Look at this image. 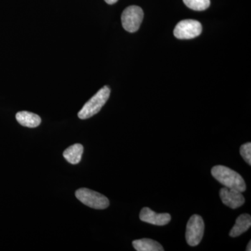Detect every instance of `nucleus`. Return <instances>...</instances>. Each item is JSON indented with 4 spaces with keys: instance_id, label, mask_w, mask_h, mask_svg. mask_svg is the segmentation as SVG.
<instances>
[{
    "instance_id": "obj_7",
    "label": "nucleus",
    "mask_w": 251,
    "mask_h": 251,
    "mask_svg": "<svg viewBox=\"0 0 251 251\" xmlns=\"http://www.w3.org/2000/svg\"><path fill=\"white\" fill-rule=\"evenodd\" d=\"M220 198L225 205L232 209L240 207L245 202V198L242 193L237 190L224 187L220 190Z\"/></svg>"
},
{
    "instance_id": "obj_4",
    "label": "nucleus",
    "mask_w": 251,
    "mask_h": 251,
    "mask_svg": "<svg viewBox=\"0 0 251 251\" xmlns=\"http://www.w3.org/2000/svg\"><path fill=\"white\" fill-rule=\"evenodd\" d=\"M204 224L201 216L194 214L186 225V239L188 245L196 247L202 241L204 235Z\"/></svg>"
},
{
    "instance_id": "obj_2",
    "label": "nucleus",
    "mask_w": 251,
    "mask_h": 251,
    "mask_svg": "<svg viewBox=\"0 0 251 251\" xmlns=\"http://www.w3.org/2000/svg\"><path fill=\"white\" fill-rule=\"evenodd\" d=\"M110 94V90L108 86H105L100 89L81 109L77 115L79 118L86 120L97 115L108 100Z\"/></svg>"
},
{
    "instance_id": "obj_5",
    "label": "nucleus",
    "mask_w": 251,
    "mask_h": 251,
    "mask_svg": "<svg viewBox=\"0 0 251 251\" xmlns=\"http://www.w3.org/2000/svg\"><path fill=\"white\" fill-rule=\"evenodd\" d=\"M143 11L140 6H130L123 11L122 23L124 29L128 32L138 31L143 20Z\"/></svg>"
},
{
    "instance_id": "obj_15",
    "label": "nucleus",
    "mask_w": 251,
    "mask_h": 251,
    "mask_svg": "<svg viewBox=\"0 0 251 251\" xmlns=\"http://www.w3.org/2000/svg\"><path fill=\"white\" fill-rule=\"evenodd\" d=\"M118 0H105V2L108 3V4H113L116 3Z\"/></svg>"
},
{
    "instance_id": "obj_3",
    "label": "nucleus",
    "mask_w": 251,
    "mask_h": 251,
    "mask_svg": "<svg viewBox=\"0 0 251 251\" xmlns=\"http://www.w3.org/2000/svg\"><path fill=\"white\" fill-rule=\"evenodd\" d=\"M75 196L85 205L93 209H105L110 205L109 200L105 196L88 188H82L77 190Z\"/></svg>"
},
{
    "instance_id": "obj_11",
    "label": "nucleus",
    "mask_w": 251,
    "mask_h": 251,
    "mask_svg": "<svg viewBox=\"0 0 251 251\" xmlns=\"http://www.w3.org/2000/svg\"><path fill=\"white\" fill-rule=\"evenodd\" d=\"M83 150V146L82 145L75 144L68 148L63 153V156L71 164H77L81 161Z\"/></svg>"
},
{
    "instance_id": "obj_14",
    "label": "nucleus",
    "mask_w": 251,
    "mask_h": 251,
    "mask_svg": "<svg viewBox=\"0 0 251 251\" xmlns=\"http://www.w3.org/2000/svg\"><path fill=\"white\" fill-rule=\"evenodd\" d=\"M240 154L248 164L251 165V143L244 144L241 146Z\"/></svg>"
},
{
    "instance_id": "obj_9",
    "label": "nucleus",
    "mask_w": 251,
    "mask_h": 251,
    "mask_svg": "<svg viewBox=\"0 0 251 251\" xmlns=\"http://www.w3.org/2000/svg\"><path fill=\"white\" fill-rule=\"evenodd\" d=\"M16 118L20 125L29 128L39 126L41 122V117L39 115L27 111L18 112Z\"/></svg>"
},
{
    "instance_id": "obj_1",
    "label": "nucleus",
    "mask_w": 251,
    "mask_h": 251,
    "mask_svg": "<svg viewBox=\"0 0 251 251\" xmlns=\"http://www.w3.org/2000/svg\"><path fill=\"white\" fill-rule=\"evenodd\" d=\"M211 175L225 187L244 192L247 185L244 179L237 172L224 166H216L211 169Z\"/></svg>"
},
{
    "instance_id": "obj_8",
    "label": "nucleus",
    "mask_w": 251,
    "mask_h": 251,
    "mask_svg": "<svg viewBox=\"0 0 251 251\" xmlns=\"http://www.w3.org/2000/svg\"><path fill=\"white\" fill-rule=\"evenodd\" d=\"M140 219L143 222L154 225V226H163L169 224L171 221V214L168 213L157 214L148 207H144L140 211Z\"/></svg>"
},
{
    "instance_id": "obj_6",
    "label": "nucleus",
    "mask_w": 251,
    "mask_h": 251,
    "mask_svg": "<svg viewBox=\"0 0 251 251\" xmlns=\"http://www.w3.org/2000/svg\"><path fill=\"white\" fill-rule=\"evenodd\" d=\"M201 23L195 20H184L176 25L174 35L179 39H191L197 37L202 32Z\"/></svg>"
},
{
    "instance_id": "obj_12",
    "label": "nucleus",
    "mask_w": 251,
    "mask_h": 251,
    "mask_svg": "<svg viewBox=\"0 0 251 251\" xmlns=\"http://www.w3.org/2000/svg\"><path fill=\"white\" fill-rule=\"evenodd\" d=\"M133 247L137 251H163L159 243L150 239H141L133 242Z\"/></svg>"
},
{
    "instance_id": "obj_16",
    "label": "nucleus",
    "mask_w": 251,
    "mask_h": 251,
    "mask_svg": "<svg viewBox=\"0 0 251 251\" xmlns=\"http://www.w3.org/2000/svg\"><path fill=\"white\" fill-rule=\"evenodd\" d=\"M251 242H250L249 243V244H248V246H247V251H251Z\"/></svg>"
},
{
    "instance_id": "obj_10",
    "label": "nucleus",
    "mask_w": 251,
    "mask_h": 251,
    "mask_svg": "<svg viewBox=\"0 0 251 251\" xmlns=\"http://www.w3.org/2000/svg\"><path fill=\"white\" fill-rule=\"evenodd\" d=\"M251 226V217L249 214H242L236 220L235 225L229 232V236L237 237L247 232Z\"/></svg>"
},
{
    "instance_id": "obj_13",
    "label": "nucleus",
    "mask_w": 251,
    "mask_h": 251,
    "mask_svg": "<svg viewBox=\"0 0 251 251\" xmlns=\"http://www.w3.org/2000/svg\"><path fill=\"white\" fill-rule=\"evenodd\" d=\"M186 6L194 11H204L210 5V0H183Z\"/></svg>"
}]
</instances>
